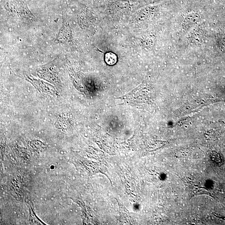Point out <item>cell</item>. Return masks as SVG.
<instances>
[{
	"label": "cell",
	"mask_w": 225,
	"mask_h": 225,
	"mask_svg": "<svg viewBox=\"0 0 225 225\" xmlns=\"http://www.w3.org/2000/svg\"><path fill=\"white\" fill-rule=\"evenodd\" d=\"M201 21V18L199 14L196 13L189 14L185 18V22L188 25H194L199 23Z\"/></svg>",
	"instance_id": "obj_1"
},
{
	"label": "cell",
	"mask_w": 225,
	"mask_h": 225,
	"mask_svg": "<svg viewBox=\"0 0 225 225\" xmlns=\"http://www.w3.org/2000/svg\"><path fill=\"white\" fill-rule=\"evenodd\" d=\"M105 59L106 63L109 65H113L116 63L117 60L116 55L112 53H106Z\"/></svg>",
	"instance_id": "obj_2"
}]
</instances>
